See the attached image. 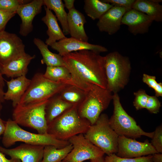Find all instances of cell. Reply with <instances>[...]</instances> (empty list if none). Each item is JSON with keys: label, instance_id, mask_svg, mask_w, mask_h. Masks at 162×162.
<instances>
[{"label": "cell", "instance_id": "74e56055", "mask_svg": "<svg viewBox=\"0 0 162 162\" xmlns=\"http://www.w3.org/2000/svg\"><path fill=\"white\" fill-rule=\"evenodd\" d=\"M2 64L0 63V104L4 102V87L5 85L4 79L2 76Z\"/></svg>", "mask_w": 162, "mask_h": 162}, {"label": "cell", "instance_id": "f35d334b", "mask_svg": "<svg viewBox=\"0 0 162 162\" xmlns=\"http://www.w3.org/2000/svg\"><path fill=\"white\" fill-rule=\"evenodd\" d=\"M0 162H21L18 159L11 158L8 159L6 158L4 154L0 152Z\"/></svg>", "mask_w": 162, "mask_h": 162}, {"label": "cell", "instance_id": "ac0fdd59", "mask_svg": "<svg viewBox=\"0 0 162 162\" xmlns=\"http://www.w3.org/2000/svg\"><path fill=\"white\" fill-rule=\"evenodd\" d=\"M35 57V55L31 56L25 53L6 64L2 65V75L11 78L26 76L28 71V66Z\"/></svg>", "mask_w": 162, "mask_h": 162}, {"label": "cell", "instance_id": "5bb4252c", "mask_svg": "<svg viewBox=\"0 0 162 162\" xmlns=\"http://www.w3.org/2000/svg\"><path fill=\"white\" fill-rule=\"evenodd\" d=\"M50 46L63 56L71 52L87 50L100 53L108 51L105 47L99 45L92 44L76 38L65 37L52 44Z\"/></svg>", "mask_w": 162, "mask_h": 162}, {"label": "cell", "instance_id": "4316f807", "mask_svg": "<svg viewBox=\"0 0 162 162\" xmlns=\"http://www.w3.org/2000/svg\"><path fill=\"white\" fill-rule=\"evenodd\" d=\"M44 75L46 78L53 81L74 86L71 74L65 67L47 66Z\"/></svg>", "mask_w": 162, "mask_h": 162}, {"label": "cell", "instance_id": "8fae6325", "mask_svg": "<svg viewBox=\"0 0 162 162\" xmlns=\"http://www.w3.org/2000/svg\"><path fill=\"white\" fill-rule=\"evenodd\" d=\"M158 153L148 140L142 142L135 139L119 136L116 154L121 158H139Z\"/></svg>", "mask_w": 162, "mask_h": 162}, {"label": "cell", "instance_id": "8d00e7d4", "mask_svg": "<svg viewBox=\"0 0 162 162\" xmlns=\"http://www.w3.org/2000/svg\"><path fill=\"white\" fill-rule=\"evenodd\" d=\"M155 76H151L144 74L143 75L142 80L149 87L154 89L157 82Z\"/></svg>", "mask_w": 162, "mask_h": 162}, {"label": "cell", "instance_id": "44dd1931", "mask_svg": "<svg viewBox=\"0 0 162 162\" xmlns=\"http://www.w3.org/2000/svg\"><path fill=\"white\" fill-rule=\"evenodd\" d=\"M46 14L42 19V21L46 25L48 29L46 34L48 36L45 43L50 46L52 44L66 37L59 26L56 16L51 10L45 6L44 7Z\"/></svg>", "mask_w": 162, "mask_h": 162}, {"label": "cell", "instance_id": "f6af8a7d", "mask_svg": "<svg viewBox=\"0 0 162 162\" xmlns=\"http://www.w3.org/2000/svg\"><path fill=\"white\" fill-rule=\"evenodd\" d=\"M2 104H0V112L1 110V109H2Z\"/></svg>", "mask_w": 162, "mask_h": 162}, {"label": "cell", "instance_id": "7bdbcfd3", "mask_svg": "<svg viewBox=\"0 0 162 162\" xmlns=\"http://www.w3.org/2000/svg\"><path fill=\"white\" fill-rule=\"evenodd\" d=\"M5 129V122L0 117V138L1 136L3 134Z\"/></svg>", "mask_w": 162, "mask_h": 162}, {"label": "cell", "instance_id": "52a82bcc", "mask_svg": "<svg viewBox=\"0 0 162 162\" xmlns=\"http://www.w3.org/2000/svg\"><path fill=\"white\" fill-rule=\"evenodd\" d=\"M112 96L107 89L93 85L86 92L84 99L77 107L79 115L93 124L101 112L107 108Z\"/></svg>", "mask_w": 162, "mask_h": 162}, {"label": "cell", "instance_id": "1f68e13d", "mask_svg": "<svg viewBox=\"0 0 162 162\" xmlns=\"http://www.w3.org/2000/svg\"><path fill=\"white\" fill-rule=\"evenodd\" d=\"M135 96L133 105L137 110L145 108L149 96L145 90L140 89L134 93Z\"/></svg>", "mask_w": 162, "mask_h": 162}, {"label": "cell", "instance_id": "8992f818", "mask_svg": "<svg viewBox=\"0 0 162 162\" xmlns=\"http://www.w3.org/2000/svg\"><path fill=\"white\" fill-rule=\"evenodd\" d=\"M48 101L18 104L13 111V120L19 125L35 130L39 134L47 133L45 109Z\"/></svg>", "mask_w": 162, "mask_h": 162}, {"label": "cell", "instance_id": "ba28073f", "mask_svg": "<svg viewBox=\"0 0 162 162\" xmlns=\"http://www.w3.org/2000/svg\"><path fill=\"white\" fill-rule=\"evenodd\" d=\"M113 113L109 119L110 126L118 136L136 139L145 136L152 138L154 132L144 131L138 125L135 119L129 116L124 109L118 93H114L112 99Z\"/></svg>", "mask_w": 162, "mask_h": 162}, {"label": "cell", "instance_id": "5b68a950", "mask_svg": "<svg viewBox=\"0 0 162 162\" xmlns=\"http://www.w3.org/2000/svg\"><path fill=\"white\" fill-rule=\"evenodd\" d=\"M107 114H101L84 134L86 138L109 155L116 153L118 136L110 126Z\"/></svg>", "mask_w": 162, "mask_h": 162}, {"label": "cell", "instance_id": "f546056e", "mask_svg": "<svg viewBox=\"0 0 162 162\" xmlns=\"http://www.w3.org/2000/svg\"><path fill=\"white\" fill-rule=\"evenodd\" d=\"M105 162H153L152 154L139 158H123L117 156L115 154L107 155L104 158Z\"/></svg>", "mask_w": 162, "mask_h": 162}, {"label": "cell", "instance_id": "b9f144b4", "mask_svg": "<svg viewBox=\"0 0 162 162\" xmlns=\"http://www.w3.org/2000/svg\"><path fill=\"white\" fill-rule=\"evenodd\" d=\"M153 162H162V154L157 153L152 154Z\"/></svg>", "mask_w": 162, "mask_h": 162}, {"label": "cell", "instance_id": "e575fe53", "mask_svg": "<svg viewBox=\"0 0 162 162\" xmlns=\"http://www.w3.org/2000/svg\"><path fill=\"white\" fill-rule=\"evenodd\" d=\"M101 2L109 3L113 6L123 8L127 11L132 9L135 0H102Z\"/></svg>", "mask_w": 162, "mask_h": 162}, {"label": "cell", "instance_id": "d4e9b609", "mask_svg": "<svg viewBox=\"0 0 162 162\" xmlns=\"http://www.w3.org/2000/svg\"><path fill=\"white\" fill-rule=\"evenodd\" d=\"M44 5L50 10H53L56 17L59 21L64 35L69 34L68 26V14L66 12L64 4L61 0H44Z\"/></svg>", "mask_w": 162, "mask_h": 162}, {"label": "cell", "instance_id": "60d3db41", "mask_svg": "<svg viewBox=\"0 0 162 162\" xmlns=\"http://www.w3.org/2000/svg\"><path fill=\"white\" fill-rule=\"evenodd\" d=\"M64 5L68 10H69L74 8V0H64Z\"/></svg>", "mask_w": 162, "mask_h": 162}, {"label": "cell", "instance_id": "ffe728a7", "mask_svg": "<svg viewBox=\"0 0 162 162\" xmlns=\"http://www.w3.org/2000/svg\"><path fill=\"white\" fill-rule=\"evenodd\" d=\"M8 89L4 92V100H10L12 102V106L14 108L18 104L22 96L29 86L31 80L26 76H22L12 78L9 81H6Z\"/></svg>", "mask_w": 162, "mask_h": 162}, {"label": "cell", "instance_id": "f1b7e54d", "mask_svg": "<svg viewBox=\"0 0 162 162\" xmlns=\"http://www.w3.org/2000/svg\"><path fill=\"white\" fill-rule=\"evenodd\" d=\"M58 94L63 100L78 107L84 99L86 92L76 86L68 85Z\"/></svg>", "mask_w": 162, "mask_h": 162}, {"label": "cell", "instance_id": "bcb514c9", "mask_svg": "<svg viewBox=\"0 0 162 162\" xmlns=\"http://www.w3.org/2000/svg\"><path fill=\"white\" fill-rule=\"evenodd\" d=\"M60 162H65V161L63 160L62 161H61Z\"/></svg>", "mask_w": 162, "mask_h": 162}, {"label": "cell", "instance_id": "ee69618b", "mask_svg": "<svg viewBox=\"0 0 162 162\" xmlns=\"http://www.w3.org/2000/svg\"><path fill=\"white\" fill-rule=\"evenodd\" d=\"M90 162H105L103 156L97 158L90 160Z\"/></svg>", "mask_w": 162, "mask_h": 162}, {"label": "cell", "instance_id": "83f0119b", "mask_svg": "<svg viewBox=\"0 0 162 162\" xmlns=\"http://www.w3.org/2000/svg\"><path fill=\"white\" fill-rule=\"evenodd\" d=\"M83 9L86 15L93 20L99 19L113 6L99 0H84Z\"/></svg>", "mask_w": 162, "mask_h": 162}, {"label": "cell", "instance_id": "9c48e42d", "mask_svg": "<svg viewBox=\"0 0 162 162\" xmlns=\"http://www.w3.org/2000/svg\"><path fill=\"white\" fill-rule=\"evenodd\" d=\"M68 85H69L51 80L46 78L43 73H37L31 80L19 104H26L48 100L59 94Z\"/></svg>", "mask_w": 162, "mask_h": 162}, {"label": "cell", "instance_id": "3957f363", "mask_svg": "<svg viewBox=\"0 0 162 162\" xmlns=\"http://www.w3.org/2000/svg\"><path fill=\"white\" fill-rule=\"evenodd\" d=\"M2 141L3 145L6 148L10 147L18 142L44 146L53 145L58 148H63L70 144L68 141L58 140L48 133L36 134L26 131L10 119L5 122V129Z\"/></svg>", "mask_w": 162, "mask_h": 162}, {"label": "cell", "instance_id": "6da1fadb", "mask_svg": "<svg viewBox=\"0 0 162 162\" xmlns=\"http://www.w3.org/2000/svg\"><path fill=\"white\" fill-rule=\"evenodd\" d=\"M62 57L74 86L86 92L93 85L107 89L105 56L85 50L71 52Z\"/></svg>", "mask_w": 162, "mask_h": 162}, {"label": "cell", "instance_id": "30bf717a", "mask_svg": "<svg viewBox=\"0 0 162 162\" xmlns=\"http://www.w3.org/2000/svg\"><path fill=\"white\" fill-rule=\"evenodd\" d=\"M68 141L73 148L63 160L66 162H83L103 156L104 153L85 136L80 134L70 138Z\"/></svg>", "mask_w": 162, "mask_h": 162}, {"label": "cell", "instance_id": "7402d4cb", "mask_svg": "<svg viewBox=\"0 0 162 162\" xmlns=\"http://www.w3.org/2000/svg\"><path fill=\"white\" fill-rule=\"evenodd\" d=\"M161 0H136L132 9L144 13L153 17L154 21H162V6Z\"/></svg>", "mask_w": 162, "mask_h": 162}, {"label": "cell", "instance_id": "603a6c76", "mask_svg": "<svg viewBox=\"0 0 162 162\" xmlns=\"http://www.w3.org/2000/svg\"><path fill=\"white\" fill-rule=\"evenodd\" d=\"M73 106L63 100L58 94L48 100L45 112L47 125L66 110Z\"/></svg>", "mask_w": 162, "mask_h": 162}, {"label": "cell", "instance_id": "e0dca14e", "mask_svg": "<svg viewBox=\"0 0 162 162\" xmlns=\"http://www.w3.org/2000/svg\"><path fill=\"white\" fill-rule=\"evenodd\" d=\"M127 11L125 8L112 6L99 19L97 26L99 31L112 35L120 29L122 18Z\"/></svg>", "mask_w": 162, "mask_h": 162}, {"label": "cell", "instance_id": "4dcf8cb0", "mask_svg": "<svg viewBox=\"0 0 162 162\" xmlns=\"http://www.w3.org/2000/svg\"><path fill=\"white\" fill-rule=\"evenodd\" d=\"M31 0H0V10L10 13H16L21 5L27 3Z\"/></svg>", "mask_w": 162, "mask_h": 162}, {"label": "cell", "instance_id": "7a4b0ae2", "mask_svg": "<svg viewBox=\"0 0 162 162\" xmlns=\"http://www.w3.org/2000/svg\"><path fill=\"white\" fill-rule=\"evenodd\" d=\"M91 125L87 120L80 116L77 106H73L48 125L47 133L58 140L68 141L74 136L85 134Z\"/></svg>", "mask_w": 162, "mask_h": 162}, {"label": "cell", "instance_id": "d6a6232c", "mask_svg": "<svg viewBox=\"0 0 162 162\" xmlns=\"http://www.w3.org/2000/svg\"><path fill=\"white\" fill-rule=\"evenodd\" d=\"M151 144L157 152L162 153V125L157 127L154 131Z\"/></svg>", "mask_w": 162, "mask_h": 162}, {"label": "cell", "instance_id": "d6986e66", "mask_svg": "<svg viewBox=\"0 0 162 162\" xmlns=\"http://www.w3.org/2000/svg\"><path fill=\"white\" fill-rule=\"evenodd\" d=\"M67 20L71 37L88 42V38L84 28V24L86 22L84 15L74 8L68 10Z\"/></svg>", "mask_w": 162, "mask_h": 162}, {"label": "cell", "instance_id": "d590c367", "mask_svg": "<svg viewBox=\"0 0 162 162\" xmlns=\"http://www.w3.org/2000/svg\"><path fill=\"white\" fill-rule=\"evenodd\" d=\"M16 14V13L8 12L0 10V32L4 30L8 22Z\"/></svg>", "mask_w": 162, "mask_h": 162}, {"label": "cell", "instance_id": "836d02e7", "mask_svg": "<svg viewBox=\"0 0 162 162\" xmlns=\"http://www.w3.org/2000/svg\"><path fill=\"white\" fill-rule=\"evenodd\" d=\"M161 106V103L157 97L149 96L145 108L151 113L157 114Z\"/></svg>", "mask_w": 162, "mask_h": 162}, {"label": "cell", "instance_id": "277c9868", "mask_svg": "<svg viewBox=\"0 0 162 162\" xmlns=\"http://www.w3.org/2000/svg\"><path fill=\"white\" fill-rule=\"evenodd\" d=\"M107 89L118 93L128 83L131 69L129 58L118 52H111L105 56Z\"/></svg>", "mask_w": 162, "mask_h": 162}, {"label": "cell", "instance_id": "cb8c5ba5", "mask_svg": "<svg viewBox=\"0 0 162 162\" xmlns=\"http://www.w3.org/2000/svg\"><path fill=\"white\" fill-rule=\"evenodd\" d=\"M33 42L40 51L42 58V64H45L47 66H64L65 65L63 57L59 54L52 53L48 49V45L40 39L35 38Z\"/></svg>", "mask_w": 162, "mask_h": 162}, {"label": "cell", "instance_id": "9a60e30c", "mask_svg": "<svg viewBox=\"0 0 162 162\" xmlns=\"http://www.w3.org/2000/svg\"><path fill=\"white\" fill-rule=\"evenodd\" d=\"M44 5V0H33L20 6L16 11L22 21L20 25V34L26 36L33 30L32 22L35 16L41 13Z\"/></svg>", "mask_w": 162, "mask_h": 162}, {"label": "cell", "instance_id": "484cf974", "mask_svg": "<svg viewBox=\"0 0 162 162\" xmlns=\"http://www.w3.org/2000/svg\"><path fill=\"white\" fill-rule=\"evenodd\" d=\"M72 148L70 143L61 148L53 145L46 146H44L43 157L40 162H60L66 157Z\"/></svg>", "mask_w": 162, "mask_h": 162}, {"label": "cell", "instance_id": "ab89813d", "mask_svg": "<svg viewBox=\"0 0 162 162\" xmlns=\"http://www.w3.org/2000/svg\"><path fill=\"white\" fill-rule=\"evenodd\" d=\"M155 92V96L156 97L162 96V83H157L154 89Z\"/></svg>", "mask_w": 162, "mask_h": 162}, {"label": "cell", "instance_id": "2e32d148", "mask_svg": "<svg viewBox=\"0 0 162 162\" xmlns=\"http://www.w3.org/2000/svg\"><path fill=\"white\" fill-rule=\"evenodd\" d=\"M154 21L153 17L132 9L124 14L121 23L127 26L129 31L134 35H136L148 32Z\"/></svg>", "mask_w": 162, "mask_h": 162}, {"label": "cell", "instance_id": "4fadbf2b", "mask_svg": "<svg viewBox=\"0 0 162 162\" xmlns=\"http://www.w3.org/2000/svg\"><path fill=\"white\" fill-rule=\"evenodd\" d=\"M44 148L42 146L25 143L11 149L0 146V152L11 158L19 159L21 162H40L43 157Z\"/></svg>", "mask_w": 162, "mask_h": 162}, {"label": "cell", "instance_id": "7c38bea8", "mask_svg": "<svg viewBox=\"0 0 162 162\" xmlns=\"http://www.w3.org/2000/svg\"><path fill=\"white\" fill-rule=\"evenodd\" d=\"M25 46L16 34L0 32V63L2 65L24 54Z\"/></svg>", "mask_w": 162, "mask_h": 162}]
</instances>
